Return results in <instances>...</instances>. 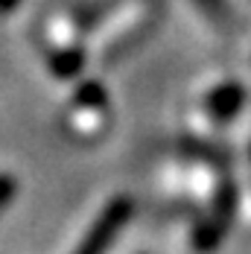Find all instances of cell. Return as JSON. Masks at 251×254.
Wrapping results in <instances>:
<instances>
[{"instance_id": "cell-3", "label": "cell", "mask_w": 251, "mask_h": 254, "mask_svg": "<svg viewBox=\"0 0 251 254\" xmlns=\"http://www.w3.org/2000/svg\"><path fill=\"white\" fill-rule=\"evenodd\" d=\"M79 64H82V53H67V56L53 59V70H59L62 76H70Z\"/></svg>"}, {"instance_id": "cell-2", "label": "cell", "mask_w": 251, "mask_h": 254, "mask_svg": "<svg viewBox=\"0 0 251 254\" xmlns=\"http://www.w3.org/2000/svg\"><path fill=\"white\" fill-rule=\"evenodd\" d=\"M123 213H128V202H117L108 213H105V219H100L97 222V228L91 231V237L85 240V246L79 249V254H100L102 249H105V243L114 237V231H117V225H120V219H123Z\"/></svg>"}, {"instance_id": "cell-5", "label": "cell", "mask_w": 251, "mask_h": 254, "mask_svg": "<svg viewBox=\"0 0 251 254\" xmlns=\"http://www.w3.org/2000/svg\"><path fill=\"white\" fill-rule=\"evenodd\" d=\"M15 3H18V0H0V9H12Z\"/></svg>"}, {"instance_id": "cell-1", "label": "cell", "mask_w": 251, "mask_h": 254, "mask_svg": "<svg viewBox=\"0 0 251 254\" xmlns=\"http://www.w3.org/2000/svg\"><path fill=\"white\" fill-rule=\"evenodd\" d=\"M243 102H246L243 85L225 82V85H219V88L207 97V108H210V114H213L216 120H231V117L243 108Z\"/></svg>"}, {"instance_id": "cell-4", "label": "cell", "mask_w": 251, "mask_h": 254, "mask_svg": "<svg viewBox=\"0 0 251 254\" xmlns=\"http://www.w3.org/2000/svg\"><path fill=\"white\" fill-rule=\"evenodd\" d=\"M201 9L213 18V21H228V6L225 0H196Z\"/></svg>"}]
</instances>
